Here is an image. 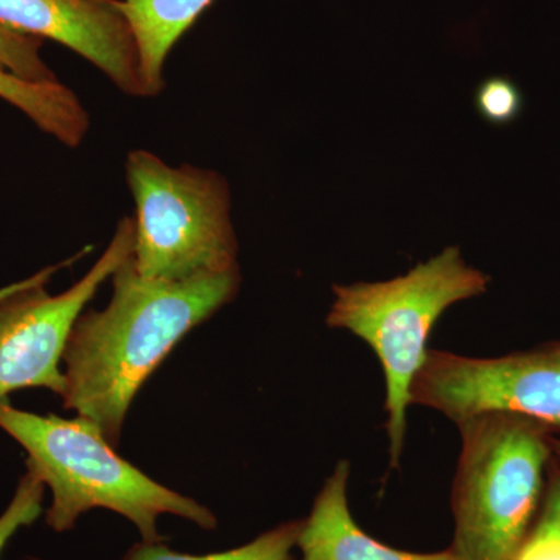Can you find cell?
I'll return each instance as SVG.
<instances>
[{"label":"cell","mask_w":560,"mask_h":560,"mask_svg":"<svg viewBox=\"0 0 560 560\" xmlns=\"http://www.w3.org/2000/svg\"><path fill=\"white\" fill-rule=\"evenodd\" d=\"M241 271L179 280L139 275L131 257L113 275V298L81 313L66 346V410L94 422L119 444L136 394L191 329L234 300Z\"/></svg>","instance_id":"obj_1"},{"label":"cell","mask_w":560,"mask_h":560,"mask_svg":"<svg viewBox=\"0 0 560 560\" xmlns=\"http://www.w3.org/2000/svg\"><path fill=\"white\" fill-rule=\"evenodd\" d=\"M0 429L27 452V470L50 489L46 522L57 533L73 528L80 515L94 508L127 517L147 544L161 541L158 518L164 514L217 528L212 511L120 458L91 420L35 415L2 399Z\"/></svg>","instance_id":"obj_2"},{"label":"cell","mask_w":560,"mask_h":560,"mask_svg":"<svg viewBox=\"0 0 560 560\" xmlns=\"http://www.w3.org/2000/svg\"><path fill=\"white\" fill-rule=\"evenodd\" d=\"M489 283V275L469 267L459 248L451 246L385 282L334 287L327 326L355 335L381 361L394 469L400 466L412 383L429 355L431 330L452 305L481 296Z\"/></svg>","instance_id":"obj_3"},{"label":"cell","mask_w":560,"mask_h":560,"mask_svg":"<svg viewBox=\"0 0 560 560\" xmlns=\"http://www.w3.org/2000/svg\"><path fill=\"white\" fill-rule=\"evenodd\" d=\"M455 425L452 548L463 560H512L539 510L552 430L511 412H481Z\"/></svg>","instance_id":"obj_4"},{"label":"cell","mask_w":560,"mask_h":560,"mask_svg":"<svg viewBox=\"0 0 560 560\" xmlns=\"http://www.w3.org/2000/svg\"><path fill=\"white\" fill-rule=\"evenodd\" d=\"M135 198L131 260L150 279L187 280L238 268L231 191L220 173L172 167L147 150L125 164Z\"/></svg>","instance_id":"obj_5"},{"label":"cell","mask_w":560,"mask_h":560,"mask_svg":"<svg viewBox=\"0 0 560 560\" xmlns=\"http://www.w3.org/2000/svg\"><path fill=\"white\" fill-rule=\"evenodd\" d=\"M132 248L135 221L125 217L101 259L65 293L54 296L46 285L58 271L90 253L91 246L72 259L51 265L38 282L0 301V400L27 388L65 394L61 363L73 324L102 283L130 259Z\"/></svg>","instance_id":"obj_6"},{"label":"cell","mask_w":560,"mask_h":560,"mask_svg":"<svg viewBox=\"0 0 560 560\" xmlns=\"http://www.w3.org/2000/svg\"><path fill=\"white\" fill-rule=\"evenodd\" d=\"M411 405L455 423L511 412L560 431V341L488 359L430 349L412 383Z\"/></svg>","instance_id":"obj_7"},{"label":"cell","mask_w":560,"mask_h":560,"mask_svg":"<svg viewBox=\"0 0 560 560\" xmlns=\"http://www.w3.org/2000/svg\"><path fill=\"white\" fill-rule=\"evenodd\" d=\"M0 25L51 39L102 70L131 97H149L127 20L114 0H0Z\"/></svg>","instance_id":"obj_8"},{"label":"cell","mask_w":560,"mask_h":560,"mask_svg":"<svg viewBox=\"0 0 560 560\" xmlns=\"http://www.w3.org/2000/svg\"><path fill=\"white\" fill-rule=\"evenodd\" d=\"M350 463L335 466L302 521L296 547L302 560H463L453 548L440 552L397 550L364 533L349 510Z\"/></svg>","instance_id":"obj_9"},{"label":"cell","mask_w":560,"mask_h":560,"mask_svg":"<svg viewBox=\"0 0 560 560\" xmlns=\"http://www.w3.org/2000/svg\"><path fill=\"white\" fill-rule=\"evenodd\" d=\"M213 0H114L138 47L140 75L149 97L164 90V65L180 36Z\"/></svg>","instance_id":"obj_10"},{"label":"cell","mask_w":560,"mask_h":560,"mask_svg":"<svg viewBox=\"0 0 560 560\" xmlns=\"http://www.w3.org/2000/svg\"><path fill=\"white\" fill-rule=\"evenodd\" d=\"M0 98L69 149H77L90 131V114L60 81L24 80L0 65Z\"/></svg>","instance_id":"obj_11"},{"label":"cell","mask_w":560,"mask_h":560,"mask_svg":"<svg viewBox=\"0 0 560 560\" xmlns=\"http://www.w3.org/2000/svg\"><path fill=\"white\" fill-rule=\"evenodd\" d=\"M301 528L302 521L282 523L241 548L205 556L180 555L161 541H142L135 545L124 560H293V548L298 545Z\"/></svg>","instance_id":"obj_12"},{"label":"cell","mask_w":560,"mask_h":560,"mask_svg":"<svg viewBox=\"0 0 560 560\" xmlns=\"http://www.w3.org/2000/svg\"><path fill=\"white\" fill-rule=\"evenodd\" d=\"M43 39L11 32L0 25V65L28 81H58L40 57Z\"/></svg>","instance_id":"obj_13"},{"label":"cell","mask_w":560,"mask_h":560,"mask_svg":"<svg viewBox=\"0 0 560 560\" xmlns=\"http://www.w3.org/2000/svg\"><path fill=\"white\" fill-rule=\"evenodd\" d=\"M475 108L493 127H506L521 117L523 95L508 77H490L475 91Z\"/></svg>","instance_id":"obj_14"},{"label":"cell","mask_w":560,"mask_h":560,"mask_svg":"<svg viewBox=\"0 0 560 560\" xmlns=\"http://www.w3.org/2000/svg\"><path fill=\"white\" fill-rule=\"evenodd\" d=\"M44 489L46 486L35 474L25 471L9 508L0 515V556L18 530L38 521L43 512Z\"/></svg>","instance_id":"obj_15"},{"label":"cell","mask_w":560,"mask_h":560,"mask_svg":"<svg viewBox=\"0 0 560 560\" xmlns=\"http://www.w3.org/2000/svg\"><path fill=\"white\" fill-rule=\"evenodd\" d=\"M547 475L544 508H541L539 522L534 528L551 534L560 540V469L551 460Z\"/></svg>","instance_id":"obj_16"},{"label":"cell","mask_w":560,"mask_h":560,"mask_svg":"<svg viewBox=\"0 0 560 560\" xmlns=\"http://www.w3.org/2000/svg\"><path fill=\"white\" fill-rule=\"evenodd\" d=\"M512 560H560V540L534 528Z\"/></svg>","instance_id":"obj_17"},{"label":"cell","mask_w":560,"mask_h":560,"mask_svg":"<svg viewBox=\"0 0 560 560\" xmlns=\"http://www.w3.org/2000/svg\"><path fill=\"white\" fill-rule=\"evenodd\" d=\"M50 267H47L46 270L36 272V275L31 276V278L21 280V282L11 283V285L2 287L0 289V301L5 300V298L11 296V294L18 293V291L25 289V287L32 285V283L38 282L40 278L49 272Z\"/></svg>","instance_id":"obj_18"},{"label":"cell","mask_w":560,"mask_h":560,"mask_svg":"<svg viewBox=\"0 0 560 560\" xmlns=\"http://www.w3.org/2000/svg\"><path fill=\"white\" fill-rule=\"evenodd\" d=\"M551 463L560 469V431L551 434Z\"/></svg>","instance_id":"obj_19"}]
</instances>
